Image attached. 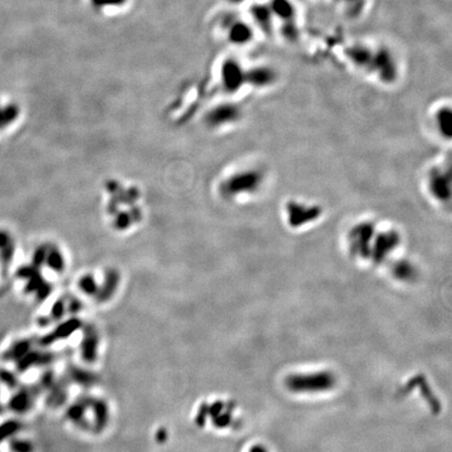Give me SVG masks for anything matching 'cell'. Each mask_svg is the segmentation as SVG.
Instances as JSON below:
<instances>
[{
    "label": "cell",
    "mask_w": 452,
    "mask_h": 452,
    "mask_svg": "<svg viewBox=\"0 0 452 452\" xmlns=\"http://www.w3.org/2000/svg\"><path fill=\"white\" fill-rule=\"evenodd\" d=\"M20 113L18 106L11 104L6 107H0V130L10 126L14 122Z\"/></svg>",
    "instance_id": "9a60e30c"
},
{
    "label": "cell",
    "mask_w": 452,
    "mask_h": 452,
    "mask_svg": "<svg viewBox=\"0 0 452 452\" xmlns=\"http://www.w3.org/2000/svg\"><path fill=\"white\" fill-rule=\"evenodd\" d=\"M335 384L334 376L329 372L295 374L286 381L293 393H320L331 389Z\"/></svg>",
    "instance_id": "8992f818"
},
{
    "label": "cell",
    "mask_w": 452,
    "mask_h": 452,
    "mask_svg": "<svg viewBox=\"0 0 452 452\" xmlns=\"http://www.w3.org/2000/svg\"><path fill=\"white\" fill-rule=\"evenodd\" d=\"M280 74L270 64L260 63L246 68V85L257 90L270 89L278 83Z\"/></svg>",
    "instance_id": "30bf717a"
},
{
    "label": "cell",
    "mask_w": 452,
    "mask_h": 452,
    "mask_svg": "<svg viewBox=\"0 0 452 452\" xmlns=\"http://www.w3.org/2000/svg\"><path fill=\"white\" fill-rule=\"evenodd\" d=\"M0 252L5 261H9L14 252L13 240L6 232L0 231Z\"/></svg>",
    "instance_id": "2e32d148"
},
{
    "label": "cell",
    "mask_w": 452,
    "mask_h": 452,
    "mask_svg": "<svg viewBox=\"0 0 452 452\" xmlns=\"http://www.w3.org/2000/svg\"><path fill=\"white\" fill-rule=\"evenodd\" d=\"M431 125L435 128L436 133L443 139L449 140L451 137L452 128V110L449 104L438 106L431 113Z\"/></svg>",
    "instance_id": "7c38bea8"
},
{
    "label": "cell",
    "mask_w": 452,
    "mask_h": 452,
    "mask_svg": "<svg viewBox=\"0 0 452 452\" xmlns=\"http://www.w3.org/2000/svg\"><path fill=\"white\" fill-rule=\"evenodd\" d=\"M266 180L265 171L259 167H237L219 180L218 193L226 201L241 202L259 195Z\"/></svg>",
    "instance_id": "7a4b0ae2"
},
{
    "label": "cell",
    "mask_w": 452,
    "mask_h": 452,
    "mask_svg": "<svg viewBox=\"0 0 452 452\" xmlns=\"http://www.w3.org/2000/svg\"><path fill=\"white\" fill-rule=\"evenodd\" d=\"M402 243V235L394 228L379 229L374 239L369 260L375 263H382L400 247Z\"/></svg>",
    "instance_id": "9c48e42d"
},
{
    "label": "cell",
    "mask_w": 452,
    "mask_h": 452,
    "mask_svg": "<svg viewBox=\"0 0 452 452\" xmlns=\"http://www.w3.org/2000/svg\"><path fill=\"white\" fill-rule=\"evenodd\" d=\"M393 274L400 281H412L417 273L416 266L407 260H400L393 265Z\"/></svg>",
    "instance_id": "5bb4252c"
},
{
    "label": "cell",
    "mask_w": 452,
    "mask_h": 452,
    "mask_svg": "<svg viewBox=\"0 0 452 452\" xmlns=\"http://www.w3.org/2000/svg\"><path fill=\"white\" fill-rule=\"evenodd\" d=\"M102 199L104 220L112 232L132 234L145 221V197L137 184L124 179H110L103 187Z\"/></svg>",
    "instance_id": "6da1fadb"
},
{
    "label": "cell",
    "mask_w": 452,
    "mask_h": 452,
    "mask_svg": "<svg viewBox=\"0 0 452 452\" xmlns=\"http://www.w3.org/2000/svg\"><path fill=\"white\" fill-rule=\"evenodd\" d=\"M222 85L224 89L234 93L246 85V68L238 62H229L223 66Z\"/></svg>",
    "instance_id": "8fae6325"
},
{
    "label": "cell",
    "mask_w": 452,
    "mask_h": 452,
    "mask_svg": "<svg viewBox=\"0 0 452 452\" xmlns=\"http://www.w3.org/2000/svg\"><path fill=\"white\" fill-rule=\"evenodd\" d=\"M286 223L292 230H303L314 225L322 216L319 204L298 199L286 202L284 208Z\"/></svg>",
    "instance_id": "5b68a950"
},
{
    "label": "cell",
    "mask_w": 452,
    "mask_h": 452,
    "mask_svg": "<svg viewBox=\"0 0 452 452\" xmlns=\"http://www.w3.org/2000/svg\"><path fill=\"white\" fill-rule=\"evenodd\" d=\"M377 230L378 225L373 220L367 219L351 225L345 234L348 253L355 258L369 259Z\"/></svg>",
    "instance_id": "3957f363"
},
{
    "label": "cell",
    "mask_w": 452,
    "mask_h": 452,
    "mask_svg": "<svg viewBox=\"0 0 452 452\" xmlns=\"http://www.w3.org/2000/svg\"><path fill=\"white\" fill-rule=\"evenodd\" d=\"M366 73L375 77L384 85H392L400 77L399 60L387 46H374Z\"/></svg>",
    "instance_id": "277c9868"
},
{
    "label": "cell",
    "mask_w": 452,
    "mask_h": 452,
    "mask_svg": "<svg viewBox=\"0 0 452 452\" xmlns=\"http://www.w3.org/2000/svg\"><path fill=\"white\" fill-rule=\"evenodd\" d=\"M250 452H266V450L263 448V447H255V448H253V450L250 451Z\"/></svg>",
    "instance_id": "e0dca14e"
},
{
    "label": "cell",
    "mask_w": 452,
    "mask_h": 452,
    "mask_svg": "<svg viewBox=\"0 0 452 452\" xmlns=\"http://www.w3.org/2000/svg\"><path fill=\"white\" fill-rule=\"evenodd\" d=\"M426 190L429 196L439 204L450 203L451 173L443 166L431 168L426 175Z\"/></svg>",
    "instance_id": "ba28073f"
},
{
    "label": "cell",
    "mask_w": 452,
    "mask_h": 452,
    "mask_svg": "<svg viewBox=\"0 0 452 452\" xmlns=\"http://www.w3.org/2000/svg\"><path fill=\"white\" fill-rule=\"evenodd\" d=\"M243 118V109L236 103H221L205 114V122L212 130H223L233 127Z\"/></svg>",
    "instance_id": "52a82bcc"
},
{
    "label": "cell",
    "mask_w": 452,
    "mask_h": 452,
    "mask_svg": "<svg viewBox=\"0 0 452 452\" xmlns=\"http://www.w3.org/2000/svg\"><path fill=\"white\" fill-rule=\"evenodd\" d=\"M333 3L343 16L354 19L365 12L368 0H333Z\"/></svg>",
    "instance_id": "4fadbf2b"
}]
</instances>
